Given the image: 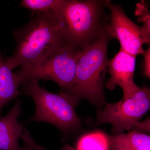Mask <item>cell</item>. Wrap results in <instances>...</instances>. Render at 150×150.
<instances>
[{
  "mask_svg": "<svg viewBox=\"0 0 150 150\" xmlns=\"http://www.w3.org/2000/svg\"><path fill=\"white\" fill-rule=\"evenodd\" d=\"M107 137L112 150H150V136L135 130Z\"/></svg>",
  "mask_w": 150,
  "mask_h": 150,
  "instance_id": "8fae6325",
  "label": "cell"
},
{
  "mask_svg": "<svg viewBox=\"0 0 150 150\" xmlns=\"http://www.w3.org/2000/svg\"><path fill=\"white\" fill-rule=\"evenodd\" d=\"M136 59V57L120 48L114 58L108 61L107 71L110 78L106 82L105 87L112 90L116 86H120L123 91V99L131 97L140 89L134 81Z\"/></svg>",
  "mask_w": 150,
  "mask_h": 150,
  "instance_id": "ba28073f",
  "label": "cell"
},
{
  "mask_svg": "<svg viewBox=\"0 0 150 150\" xmlns=\"http://www.w3.org/2000/svg\"><path fill=\"white\" fill-rule=\"evenodd\" d=\"M135 14L138 16V21L143 23L141 27V32L145 43H150V12L146 4L144 2L139 3L137 6Z\"/></svg>",
  "mask_w": 150,
  "mask_h": 150,
  "instance_id": "5bb4252c",
  "label": "cell"
},
{
  "mask_svg": "<svg viewBox=\"0 0 150 150\" xmlns=\"http://www.w3.org/2000/svg\"><path fill=\"white\" fill-rule=\"evenodd\" d=\"M23 85L24 93L32 98L35 105V114L30 121L47 122L64 131L75 130L80 125L75 110L79 101L76 97L65 92H50L40 86L38 81Z\"/></svg>",
  "mask_w": 150,
  "mask_h": 150,
  "instance_id": "277c9868",
  "label": "cell"
},
{
  "mask_svg": "<svg viewBox=\"0 0 150 150\" xmlns=\"http://www.w3.org/2000/svg\"><path fill=\"white\" fill-rule=\"evenodd\" d=\"M81 50L68 46L42 62L21 66L15 73L19 86L39 80L55 82L66 91L74 82L77 64Z\"/></svg>",
  "mask_w": 150,
  "mask_h": 150,
  "instance_id": "5b68a950",
  "label": "cell"
},
{
  "mask_svg": "<svg viewBox=\"0 0 150 150\" xmlns=\"http://www.w3.org/2000/svg\"><path fill=\"white\" fill-rule=\"evenodd\" d=\"M106 7L110 12L106 25V30L110 39L115 38L119 40L121 49L127 54L135 57L144 54L143 45L145 43L141 27L126 16L120 5L107 1Z\"/></svg>",
  "mask_w": 150,
  "mask_h": 150,
  "instance_id": "52a82bcc",
  "label": "cell"
},
{
  "mask_svg": "<svg viewBox=\"0 0 150 150\" xmlns=\"http://www.w3.org/2000/svg\"><path fill=\"white\" fill-rule=\"evenodd\" d=\"M22 148L23 150H34L30 145L25 142L23 144V146Z\"/></svg>",
  "mask_w": 150,
  "mask_h": 150,
  "instance_id": "e0dca14e",
  "label": "cell"
},
{
  "mask_svg": "<svg viewBox=\"0 0 150 150\" xmlns=\"http://www.w3.org/2000/svg\"><path fill=\"white\" fill-rule=\"evenodd\" d=\"M21 139L23 140V142H25L28 144L34 150H46L37 144L34 141L27 129H24ZM60 150H75V149L69 145L67 144Z\"/></svg>",
  "mask_w": 150,
  "mask_h": 150,
  "instance_id": "9a60e30c",
  "label": "cell"
},
{
  "mask_svg": "<svg viewBox=\"0 0 150 150\" xmlns=\"http://www.w3.org/2000/svg\"><path fill=\"white\" fill-rule=\"evenodd\" d=\"M144 54V72L145 76L150 78V47L145 51Z\"/></svg>",
  "mask_w": 150,
  "mask_h": 150,
  "instance_id": "2e32d148",
  "label": "cell"
},
{
  "mask_svg": "<svg viewBox=\"0 0 150 150\" xmlns=\"http://www.w3.org/2000/svg\"><path fill=\"white\" fill-rule=\"evenodd\" d=\"M62 1V0H22L21 6L38 13L49 11H55Z\"/></svg>",
  "mask_w": 150,
  "mask_h": 150,
  "instance_id": "4fadbf2b",
  "label": "cell"
},
{
  "mask_svg": "<svg viewBox=\"0 0 150 150\" xmlns=\"http://www.w3.org/2000/svg\"><path fill=\"white\" fill-rule=\"evenodd\" d=\"M150 107V90L144 85L128 99L122 98L118 102L107 103L100 112L98 122L110 123L113 134H121L138 126Z\"/></svg>",
  "mask_w": 150,
  "mask_h": 150,
  "instance_id": "8992f818",
  "label": "cell"
},
{
  "mask_svg": "<svg viewBox=\"0 0 150 150\" xmlns=\"http://www.w3.org/2000/svg\"><path fill=\"white\" fill-rule=\"evenodd\" d=\"M107 137L101 132H95L85 135L79 140L76 150H108Z\"/></svg>",
  "mask_w": 150,
  "mask_h": 150,
  "instance_id": "7c38bea8",
  "label": "cell"
},
{
  "mask_svg": "<svg viewBox=\"0 0 150 150\" xmlns=\"http://www.w3.org/2000/svg\"><path fill=\"white\" fill-rule=\"evenodd\" d=\"M21 112L18 101L6 116L0 118V150H23L19 144L24 129L18 121Z\"/></svg>",
  "mask_w": 150,
  "mask_h": 150,
  "instance_id": "9c48e42d",
  "label": "cell"
},
{
  "mask_svg": "<svg viewBox=\"0 0 150 150\" xmlns=\"http://www.w3.org/2000/svg\"><path fill=\"white\" fill-rule=\"evenodd\" d=\"M106 2L62 0L54 12L70 46L82 50L106 30L108 19L105 16L104 8Z\"/></svg>",
  "mask_w": 150,
  "mask_h": 150,
  "instance_id": "7a4b0ae2",
  "label": "cell"
},
{
  "mask_svg": "<svg viewBox=\"0 0 150 150\" xmlns=\"http://www.w3.org/2000/svg\"><path fill=\"white\" fill-rule=\"evenodd\" d=\"M16 47L5 58L13 70L16 67L42 62L56 51L69 46L54 11L38 13L23 27L13 32Z\"/></svg>",
  "mask_w": 150,
  "mask_h": 150,
  "instance_id": "6da1fadb",
  "label": "cell"
},
{
  "mask_svg": "<svg viewBox=\"0 0 150 150\" xmlns=\"http://www.w3.org/2000/svg\"><path fill=\"white\" fill-rule=\"evenodd\" d=\"M19 87L15 74L0 51V110L12 100L24 94L18 90Z\"/></svg>",
  "mask_w": 150,
  "mask_h": 150,
  "instance_id": "30bf717a",
  "label": "cell"
},
{
  "mask_svg": "<svg viewBox=\"0 0 150 150\" xmlns=\"http://www.w3.org/2000/svg\"><path fill=\"white\" fill-rule=\"evenodd\" d=\"M110 39L105 30L95 42L81 50L74 83L63 92L94 104L104 102L103 82L108 71V45Z\"/></svg>",
  "mask_w": 150,
  "mask_h": 150,
  "instance_id": "3957f363",
  "label": "cell"
}]
</instances>
